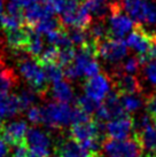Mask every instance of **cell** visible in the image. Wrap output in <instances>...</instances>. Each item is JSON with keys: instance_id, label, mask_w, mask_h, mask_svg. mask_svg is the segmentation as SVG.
Returning <instances> with one entry per match:
<instances>
[{"instance_id": "29", "label": "cell", "mask_w": 156, "mask_h": 157, "mask_svg": "<svg viewBox=\"0 0 156 157\" xmlns=\"http://www.w3.org/2000/svg\"><path fill=\"white\" fill-rule=\"evenodd\" d=\"M45 74L47 77V80H49L51 83L55 84L57 82L62 80L63 76H64V71L62 70V67L57 63H51L47 66L44 67Z\"/></svg>"}, {"instance_id": "34", "label": "cell", "mask_w": 156, "mask_h": 157, "mask_svg": "<svg viewBox=\"0 0 156 157\" xmlns=\"http://www.w3.org/2000/svg\"><path fill=\"white\" fill-rule=\"evenodd\" d=\"M140 64H141V62L139 60V57H130L122 64V71L125 74L133 75L139 70Z\"/></svg>"}, {"instance_id": "10", "label": "cell", "mask_w": 156, "mask_h": 157, "mask_svg": "<svg viewBox=\"0 0 156 157\" xmlns=\"http://www.w3.org/2000/svg\"><path fill=\"white\" fill-rule=\"evenodd\" d=\"M26 146L36 157L49 156V147H51L49 135L39 128L36 127L29 128L26 134Z\"/></svg>"}, {"instance_id": "47", "label": "cell", "mask_w": 156, "mask_h": 157, "mask_svg": "<svg viewBox=\"0 0 156 157\" xmlns=\"http://www.w3.org/2000/svg\"><path fill=\"white\" fill-rule=\"evenodd\" d=\"M0 62H2L1 61V53H0Z\"/></svg>"}, {"instance_id": "35", "label": "cell", "mask_w": 156, "mask_h": 157, "mask_svg": "<svg viewBox=\"0 0 156 157\" xmlns=\"http://www.w3.org/2000/svg\"><path fill=\"white\" fill-rule=\"evenodd\" d=\"M143 74H145L148 82L152 85L156 86V59L145 64Z\"/></svg>"}, {"instance_id": "42", "label": "cell", "mask_w": 156, "mask_h": 157, "mask_svg": "<svg viewBox=\"0 0 156 157\" xmlns=\"http://www.w3.org/2000/svg\"><path fill=\"white\" fill-rule=\"evenodd\" d=\"M4 121H2V118L0 117V133H1V131H2V127H4Z\"/></svg>"}, {"instance_id": "15", "label": "cell", "mask_w": 156, "mask_h": 157, "mask_svg": "<svg viewBox=\"0 0 156 157\" xmlns=\"http://www.w3.org/2000/svg\"><path fill=\"white\" fill-rule=\"evenodd\" d=\"M123 10L130 15L138 24L146 23L147 21L148 10L150 6V1L147 0H121Z\"/></svg>"}, {"instance_id": "43", "label": "cell", "mask_w": 156, "mask_h": 157, "mask_svg": "<svg viewBox=\"0 0 156 157\" xmlns=\"http://www.w3.org/2000/svg\"><path fill=\"white\" fill-rule=\"evenodd\" d=\"M30 4H33V2H38V1H40V0H28Z\"/></svg>"}, {"instance_id": "11", "label": "cell", "mask_w": 156, "mask_h": 157, "mask_svg": "<svg viewBox=\"0 0 156 157\" xmlns=\"http://www.w3.org/2000/svg\"><path fill=\"white\" fill-rule=\"evenodd\" d=\"M85 94L90 99L100 103L110 92V80L106 75H96L90 77L84 85Z\"/></svg>"}, {"instance_id": "39", "label": "cell", "mask_w": 156, "mask_h": 157, "mask_svg": "<svg viewBox=\"0 0 156 157\" xmlns=\"http://www.w3.org/2000/svg\"><path fill=\"white\" fill-rule=\"evenodd\" d=\"M6 9H7V14H10V15H14V16H18V17H24L23 7L20 4L13 1V0H10L7 4Z\"/></svg>"}, {"instance_id": "18", "label": "cell", "mask_w": 156, "mask_h": 157, "mask_svg": "<svg viewBox=\"0 0 156 157\" xmlns=\"http://www.w3.org/2000/svg\"><path fill=\"white\" fill-rule=\"evenodd\" d=\"M18 98L14 94H0V117H13L21 111Z\"/></svg>"}, {"instance_id": "26", "label": "cell", "mask_w": 156, "mask_h": 157, "mask_svg": "<svg viewBox=\"0 0 156 157\" xmlns=\"http://www.w3.org/2000/svg\"><path fill=\"white\" fill-rule=\"evenodd\" d=\"M0 24L2 26V29L6 31L15 30V29L23 26L24 17H18V16H14V15L6 13L0 16Z\"/></svg>"}, {"instance_id": "30", "label": "cell", "mask_w": 156, "mask_h": 157, "mask_svg": "<svg viewBox=\"0 0 156 157\" xmlns=\"http://www.w3.org/2000/svg\"><path fill=\"white\" fill-rule=\"evenodd\" d=\"M18 98L20 105H21V109L26 110L32 107L33 102L36 101V98H37V93L33 90H22Z\"/></svg>"}, {"instance_id": "6", "label": "cell", "mask_w": 156, "mask_h": 157, "mask_svg": "<svg viewBox=\"0 0 156 157\" xmlns=\"http://www.w3.org/2000/svg\"><path fill=\"white\" fill-rule=\"evenodd\" d=\"M125 43L127 47L132 48L140 59L147 55L156 44V35L148 32L141 24H135V29L130 32Z\"/></svg>"}, {"instance_id": "37", "label": "cell", "mask_w": 156, "mask_h": 157, "mask_svg": "<svg viewBox=\"0 0 156 157\" xmlns=\"http://www.w3.org/2000/svg\"><path fill=\"white\" fill-rule=\"evenodd\" d=\"M28 119L33 124H39V123H43V111L41 108L35 107L32 105L31 108L28 109Z\"/></svg>"}, {"instance_id": "14", "label": "cell", "mask_w": 156, "mask_h": 157, "mask_svg": "<svg viewBox=\"0 0 156 157\" xmlns=\"http://www.w3.org/2000/svg\"><path fill=\"white\" fill-rule=\"evenodd\" d=\"M57 157H100L101 154H93L82 147L72 139L62 140L55 147Z\"/></svg>"}, {"instance_id": "31", "label": "cell", "mask_w": 156, "mask_h": 157, "mask_svg": "<svg viewBox=\"0 0 156 157\" xmlns=\"http://www.w3.org/2000/svg\"><path fill=\"white\" fill-rule=\"evenodd\" d=\"M76 103H77V107L79 109H82L83 111H85L86 113L88 115H91V113H96V111L98 110L99 108L100 103L96 102L94 100H92L90 99L88 96H79L76 101Z\"/></svg>"}, {"instance_id": "2", "label": "cell", "mask_w": 156, "mask_h": 157, "mask_svg": "<svg viewBox=\"0 0 156 157\" xmlns=\"http://www.w3.org/2000/svg\"><path fill=\"white\" fill-rule=\"evenodd\" d=\"M61 14V20L64 25L85 30L92 24L91 14L84 4H80L79 0H67Z\"/></svg>"}, {"instance_id": "36", "label": "cell", "mask_w": 156, "mask_h": 157, "mask_svg": "<svg viewBox=\"0 0 156 157\" xmlns=\"http://www.w3.org/2000/svg\"><path fill=\"white\" fill-rule=\"evenodd\" d=\"M90 119H91L90 115L86 113L85 111H83L82 109H79L78 107L72 109V115H71V123H72V125L74 124H79V123L88 122Z\"/></svg>"}, {"instance_id": "16", "label": "cell", "mask_w": 156, "mask_h": 157, "mask_svg": "<svg viewBox=\"0 0 156 157\" xmlns=\"http://www.w3.org/2000/svg\"><path fill=\"white\" fill-rule=\"evenodd\" d=\"M53 14L54 12L46 2H33L26 7L24 12V22L26 23V25L33 28L38 22L53 16Z\"/></svg>"}, {"instance_id": "4", "label": "cell", "mask_w": 156, "mask_h": 157, "mask_svg": "<svg viewBox=\"0 0 156 157\" xmlns=\"http://www.w3.org/2000/svg\"><path fill=\"white\" fill-rule=\"evenodd\" d=\"M109 35L113 36L111 38L122 39L124 36L130 33L135 29V23L130 16L123 13L121 0H115L109 5Z\"/></svg>"}, {"instance_id": "28", "label": "cell", "mask_w": 156, "mask_h": 157, "mask_svg": "<svg viewBox=\"0 0 156 157\" xmlns=\"http://www.w3.org/2000/svg\"><path fill=\"white\" fill-rule=\"evenodd\" d=\"M59 56V48L57 46H48L45 51L41 52V54L37 57V61L41 64L43 67L51 64V63H55V61L57 60Z\"/></svg>"}, {"instance_id": "41", "label": "cell", "mask_w": 156, "mask_h": 157, "mask_svg": "<svg viewBox=\"0 0 156 157\" xmlns=\"http://www.w3.org/2000/svg\"><path fill=\"white\" fill-rule=\"evenodd\" d=\"M2 9H4V2L2 0H0V16L2 15Z\"/></svg>"}, {"instance_id": "3", "label": "cell", "mask_w": 156, "mask_h": 157, "mask_svg": "<svg viewBox=\"0 0 156 157\" xmlns=\"http://www.w3.org/2000/svg\"><path fill=\"white\" fill-rule=\"evenodd\" d=\"M43 123L49 128H61L71 123L72 109L64 102H49L41 108Z\"/></svg>"}, {"instance_id": "45", "label": "cell", "mask_w": 156, "mask_h": 157, "mask_svg": "<svg viewBox=\"0 0 156 157\" xmlns=\"http://www.w3.org/2000/svg\"><path fill=\"white\" fill-rule=\"evenodd\" d=\"M139 157H155L154 155H146V156H139Z\"/></svg>"}, {"instance_id": "23", "label": "cell", "mask_w": 156, "mask_h": 157, "mask_svg": "<svg viewBox=\"0 0 156 157\" xmlns=\"http://www.w3.org/2000/svg\"><path fill=\"white\" fill-rule=\"evenodd\" d=\"M43 39L40 37V33H38L33 28H31L30 43L28 45L25 52L32 59H37L41 54V52H43Z\"/></svg>"}, {"instance_id": "8", "label": "cell", "mask_w": 156, "mask_h": 157, "mask_svg": "<svg viewBox=\"0 0 156 157\" xmlns=\"http://www.w3.org/2000/svg\"><path fill=\"white\" fill-rule=\"evenodd\" d=\"M28 125L23 121H15L8 124H5L2 131L0 133V138L5 142L13 147L26 146V134H28Z\"/></svg>"}, {"instance_id": "32", "label": "cell", "mask_w": 156, "mask_h": 157, "mask_svg": "<svg viewBox=\"0 0 156 157\" xmlns=\"http://www.w3.org/2000/svg\"><path fill=\"white\" fill-rule=\"evenodd\" d=\"M76 57V51L72 46L69 47L62 48L61 51H59V56H57V62L61 67H68L69 64L75 61Z\"/></svg>"}, {"instance_id": "7", "label": "cell", "mask_w": 156, "mask_h": 157, "mask_svg": "<svg viewBox=\"0 0 156 157\" xmlns=\"http://www.w3.org/2000/svg\"><path fill=\"white\" fill-rule=\"evenodd\" d=\"M127 54V45L125 41L117 38H107L99 43L98 56H101L104 61L117 63L122 61Z\"/></svg>"}, {"instance_id": "25", "label": "cell", "mask_w": 156, "mask_h": 157, "mask_svg": "<svg viewBox=\"0 0 156 157\" xmlns=\"http://www.w3.org/2000/svg\"><path fill=\"white\" fill-rule=\"evenodd\" d=\"M109 35L108 28L104 25L103 22H96L94 24L90 25V31H88V37L93 39L96 43H101L104 39H107V36Z\"/></svg>"}, {"instance_id": "17", "label": "cell", "mask_w": 156, "mask_h": 157, "mask_svg": "<svg viewBox=\"0 0 156 157\" xmlns=\"http://www.w3.org/2000/svg\"><path fill=\"white\" fill-rule=\"evenodd\" d=\"M31 26H21L15 30L7 31L6 40L7 45L14 51H26V47L30 43Z\"/></svg>"}, {"instance_id": "46", "label": "cell", "mask_w": 156, "mask_h": 157, "mask_svg": "<svg viewBox=\"0 0 156 157\" xmlns=\"http://www.w3.org/2000/svg\"><path fill=\"white\" fill-rule=\"evenodd\" d=\"M154 126H155V128H156V119H154Z\"/></svg>"}, {"instance_id": "21", "label": "cell", "mask_w": 156, "mask_h": 157, "mask_svg": "<svg viewBox=\"0 0 156 157\" xmlns=\"http://www.w3.org/2000/svg\"><path fill=\"white\" fill-rule=\"evenodd\" d=\"M18 82V77L12 69L5 67L2 62H0V94L8 93Z\"/></svg>"}, {"instance_id": "27", "label": "cell", "mask_w": 156, "mask_h": 157, "mask_svg": "<svg viewBox=\"0 0 156 157\" xmlns=\"http://www.w3.org/2000/svg\"><path fill=\"white\" fill-rule=\"evenodd\" d=\"M121 103L126 113H132L137 111L141 108L142 100L140 96H137L135 94L132 95H121Z\"/></svg>"}, {"instance_id": "38", "label": "cell", "mask_w": 156, "mask_h": 157, "mask_svg": "<svg viewBox=\"0 0 156 157\" xmlns=\"http://www.w3.org/2000/svg\"><path fill=\"white\" fill-rule=\"evenodd\" d=\"M145 105H146V110H147L148 115L153 119H156V94L148 95L145 101Z\"/></svg>"}, {"instance_id": "5", "label": "cell", "mask_w": 156, "mask_h": 157, "mask_svg": "<svg viewBox=\"0 0 156 157\" xmlns=\"http://www.w3.org/2000/svg\"><path fill=\"white\" fill-rule=\"evenodd\" d=\"M102 147L108 157H138L142 151V147L135 135L125 140L108 139L103 141Z\"/></svg>"}, {"instance_id": "13", "label": "cell", "mask_w": 156, "mask_h": 157, "mask_svg": "<svg viewBox=\"0 0 156 157\" xmlns=\"http://www.w3.org/2000/svg\"><path fill=\"white\" fill-rule=\"evenodd\" d=\"M133 126H135L133 118L126 113L124 116L111 119L106 125V131L108 133L109 139L125 140L133 130Z\"/></svg>"}, {"instance_id": "40", "label": "cell", "mask_w": 156, "mask_h": 157, "mask_svg": "<svg viewBox=\"0 0 156 157\" xmlns=\"http://www.w3.org/2000/svg\"><path fill=\"white\" fill-rule=\"evenodd\" d=\"M8 154V146L0 138V157H5Z\"/></svg>"}, {"instance_id": "9", "label": "cell", "mask_w": 156, "mask_h": 157, "mask_svg": "<svg viewBox=\"0 0 156 157\" xmlns=\"http://www.w3.org/2000/svg\"><path fill=\"white\" fill-rule=\"evenodd\" d=\"M96 119L100 122H104L108 119L121 117L126 115L123 105L121 103V96L116 92H109L108 95L106 96L103 103L99 105L98 110L96 111Z\"/></svg>"}, {"instance_id": "33", "label": "cell", "mask_w": 156, "mask_h": 157, "mask_svg": "<svg viewBox=\"0 0 156 157\" xmlns=\"http://www.w3.org/2000/svg\"><path fill=\"white\" fill-rule=\"evenodd\" d=\"M69 38L71 40V43L75 45H78L79 47L86 43L88 40V32L84 30V29H78V28H71L68 32Z\"/></svg>"}, {"instance_id": "22", "label": "cell", "mask_w": 156, "mask_h": 157, "mask_svg": "<svg viewBox=\"0 0 156 157\" xmlns=\"http://www.w3.org/2000/svg\"><path fill=\"white\" fill-rule=\"evenodd\" d=\"M46 36H47L48 43L51 45H53V46L64 48V47H69V46L72 45L68 32L63 28H61L59 30L53 31V32H51V33H48Z\"/></svg>"}, {"instance_id": "19", "label": "cell", "mask_w": 156, "mask_h": 157, "mask_svg": "<svg viewBox=\"0 0 156 157\" xmlns=\"http://www.w3.org/2000/svg\"><path fill=\"white\" fill-rule=\"evenodd\" d=\"M140 142L142 149H147L153 154H156V128L149 125L141 131L135 132L133 134Z\"/></svg>"}, {"instance_id": "20", "label": "cell", "mask_w": 156, "mask_h": 157, "mask_svg": "<svg viewBox=\"0 0 156 157\" xmlns=\"http://www.w3.org/2000/svg\"><path fill=\"white\" fill-rule=\"evenodd\" d=\"M51 93H52V96L57 102L68 103V102H70V101L74 99L72 87L67 82H64L63 79L53 85Z\"/></svg>"}, {"instance_id": "44", "label": "cell", "mask_w": 156, "mask_h": 157, "mask_svg": "<svg viewBox=\"0 0 156 157\" xmlns=\"http://www.w3.org/2000/svg\"><path fill=\"white\" fill-rule=\"evenodd\" d=\"M83 1L85 2V1H106V0H83Z\"/></svg>"}, {"instance_id": "24", "label": "cell", "mask_w": 156, "mask_h": 157, "mask_svg": "<svg viewBox=\"0 0 156 157\" xmlns=\"http://www.w3.org/2000/svg\"><path fill=\"white\" fill-rule=\"evenodd\" d=\"M62 24H63V23L61 22L60 20H57V18L51 16V17L45 18V20H43V21L38 22L35 26H33V29H35L38 33L48 35V33H51V32H53V31L59 30V29H61V28H63Z\"/></svg>"}, {"instance_id": "1", "label": "cell", "mask_w": 156, "mask_h": 157, "mask_svg": "<svg viewBox=\"0 0 156 157\" xmlns=\"http://www.w3.org/2000/svg\"><path fill=\"white\" fill-rule=\"evenodd\" d=\"M20 74L29 83L32 90L39 94L45 95L47 93V77L44 67L36 59L23 57L18 61Z\"/></svg>"}, {"instance_id": "12", "label": "cell", "mask_w": 156, "mask_h": 157, "mask_svg": "<svg viewBox=\"0 0 156 157\" xmlns=\"http://www.w3.org/2000/svg\"><path fill=\"white\" fill-rule=\"evenodd\" d=\"M114 88L118 95H132L141 92L140 82L133 75L125 74L123 71H116L111 75Z\"/></svg>"}]
</instances>
